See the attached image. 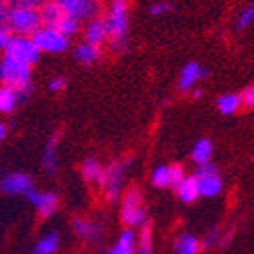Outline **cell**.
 <instances>
[{"label":"cell","instance_id":"cell-20","mask_svg":"<svg viewBox=\"0 0 254 254\" xmlns=\"http://www.w3.org/2000/svg\"><path fill=\"white\" fill-rule=\"evenodd\" d=\"M213 157V144L210 139H199L192 148V160L194 164L199 167V165L212 164Z\"/></svg>","mask_w":254,"mask_h":254},{"label":"cell","instance_id":"cell-25","mask_svg":"<svg viewBox=\"0 0 254 254\" xmlns=\"http://www.w3.org/2000/svg\"><path fill=\"white\" fill-rule=\"evenodd\" d=\"M151 183L157 189L171 187V165H158L151 173Z\"/></svg>","mask_w":254,"mask_h":254},{"label":"cell","instance_id":"cell-34","mask_svg":"<svg viewBox=\"0 0 254 254\" xmlns=\"http://www.w3.org/2000/svg\"><path fill=\"white\" fill-rule=\"evenodd\" d=\"M45 0H11V5L18 7H29V9H41Z\"/></svg>","mask_w":254,"mask_h":254},{"label":"cell","instance_id":"cell-18","mask_svg":"<svg viewBox=\"0 0 254 254\" xmlns=\"http://www.w3.org/2000/svg\"><path fill=\"white\" fill-rule=\"evenodd\" d=\"M135 244H137V237L133 233V229H125L123 233L119 235L118 242L112 249L107 251V254H137L135 253Z\"/></svg>","mask_w":254,"mask_h":254},{"label":"cell","instance_id":"cell-36","mask_svg":"<svg viewBox=\"0 0 254 254\" xmlns=\"http://www.w3.org/2000/svg\"><path fill=\"white\" fill-rule=\"evenodd\" d=\"M203 94H204V91L203 89H197V87L192 91V98H195V100H201V98H203Z\"/></svg>","mask_w":254,"mask_h":254},{"label":"cell","instance_id":"cell-27","mask_svg":"<svg viewBox=\"0 0 254 254\" xmlns=\"http://www.w3.org/2000/svg\"><path fill=\"white\" fill-rule=\"evenodd\" d=\"M254 23V0H251L247 7L238 14L237 18V29L238 30H246L249 29L251 25Z\"/></svg>","mask_w":254,"mask_h":254},{"label":"cell","instance_id":"cell-21","mask_svg":"<svg viewBox=\"0 0 254 254\" xmlns=\"http://www.w3.org/2000/svg\"><path fill=\"white\" fill-rule=\"evenodd\" d=\"M80 171H82V176H84L85 182H98L100 183L103 178V173H105V167L100 164V160L89 157L82 162Z\"/></svg>","mask_w":254,"mask_h":254},{"label":"cell","instance_id":"cell-13","mask_svg":"<svg viewBox=\"0 0 254 254\" xmlns=\"http://www.w3.org/2000/svg\"><path fill=\"white\" fill-rule=\"evenodd\" d=\"M84 39L87 43L98 45V47L105 45V43L110 39L105 20H103V18H94V20H91L84 30Z\"/></svg>","mask_w":254,"mask_h":254},{"label":"cell","instance_id":"cell-23","mask_svg":"<svg viewBox=\"0 0 254 254\" xmlns=\"http://www.w3.org/2000/svg\"><path fill=\"white\" fill-rule=\"evenodd\" d=\"M240 107H244V105H242L240 94L228 93V94H222V96H219V100H217V109H219L220 114H224V116L237 114L238 110H240Z\"/></svg>","mask_w":254,"mask_h":254},{"label":"cell","instance_id":"cell-11","mask_svg":"<svg viewBox=\"0 0 254 254\" xmlns=\"http://www.w3.org/2000/svg\"><path fill=\"white\" fill-rule=\"evenodd\" d=\"M208 76V69L203 68L197 61H190L187 63L185 66L180 71V78H178V89L182 93H192L195 89V85L199 84L203 78Z\"/></svg>","mask_w":254,"mask_h":254},{"label":"cell","instance_id":"cell-35","mask_svg":"<svg viewBox=\"0 0 254 254\" xmlns=\"http://www.w3.org/2000/svg\"><path fill=\"white\" fill-rule=\"evenodd\" d=\"M233 235H235V228H231L228 231L226 235H222V240H220V247H226L231 242V238H233Z\"/></svg>","mask_w":254,"mask_h":254},{"label":"cell","instance_id":"cell-14","mask_svg":"<svg viewBox=\"0 0 254 254\" xmlns=\"http://www.w3.org/2000/svg\"><path fill=\"white\" fill-rule=\"evenodd\" d=\"M73 57L76 59V63L84 64V66H91V64H94L102 57V47L93 45V43L82 41L73 50Z\"/></svg>","mask_w":254,"mask_h":254},{"label":"cell","instance_id":"cell-1","mask_svg":"<svg viewBox=\"0 0 254 254\" xmlns=\"http://www.w3.org/2000/svg\"><path fill=\"white\" fill-rule=\"evenodd\" d=\"M103 20H105L107 29H109V41L112 50H125L128 41V29H130L127 0H112V4H110Z\"/></svg>","mask_w":254,"mask_h":254},{"label":"cell","instance_id":"cell-2","mask_svg":"<svg viewBox=\"0 0 254 254\" xmlns=\"http://www.w3.org/2000/svg\"><path fill=\"white\" fill-rule=\"evenodd\" d=\"M0 23L7 25L16 36H34L43 27L41 9L11 5L7 13L0 16Z\"/></svg>","mask_w":254,"mask_h":254},{"label":"cell","instance_id":"cell-4","mask_svg":"<svg viewBox=\"0 0 254 254\" xmlns=\"http://www.w3.org/2000/svg\"><path fill=\"white\" fill-rule=\"evenodd\" d=\"M41 18H43V25L59 30L64 36H68L69 39L80 32V21L69 16L66 13V9L61 4H57V2L45 0V4L41 7Z\"/></svg>","mask_w":254,"mask_h":254},{"label":"cell","instance_id":"cell-17","mask_svg":"<svg viewBox=\"0 0 254 254\" xmlns=\"http://www.w3.org/2000/svg\"><path fill=\"white\" fill-rule=\"evenodd\" d=\"M23 100H27V98L18 89L7 87V85H2V87H0V110H2L4 114L14 112Z\"/></svg>","mask_w":254,"mask_h":254},{"label":"cell","instance_id":"cell-29","mask_svg":"<svg viewBox=\"0 0 254 254\" xmlns=\"http://www.w3.org/2000/svg\"><path fill=\"white\" fill-rule=\"evenodd\" d=\"M220 240H222V231H220V228H212L210 231L206 233V237H204L203 240V249H212V247H215L217 244L220 246Z\"/></svg>","mask_w":254,"mask_h":254},{"label":"cell","instance_id":"cell-12","mask_svg":"<svg viewBox=\"0 0 254 254\" xmlns=\"http://www.w3.org/2000/svg\"><path fill=\"white\" fill-rule=\"evenodd\" d=\"M27 199H29L30 204L38 210L39 217L54 215L57 206H59V197H57V194H54V192H38L34 189V190H30L29 194H27Z\"/></svg>","mask_w":254,"mask_h":254},{"label":"cell","instance_id":"cell-28","mask_svg":"<svg viewBox=\"0 0 254 254\" xmlns=\"http://www.w3.org/2000/svg\"><path fill=\"white\" fill-rule=\"evenodd\" d=\"M187 174L185 169H183V165L180 164H173L171 165V187H173L174 190H178V187L185 182Z\"/></svg>","mask_w":254,"mask_h":254},{"label":"cell","instance_id":"cell-33","mask_svg":"<svg viewBox=\"0 0 254 254\" xmlns=\"http://www.w3.org/2000/svg\"><path fill=\"white\" fill-rule=\"evenodd\" d=\"M14 38V32L11 29H9L7 25H0V48H2V52L7 48V45L11 43V39Z\"/></svg>","mask_w":254,"mask_h":254},{"label":"cell","instance_id":"cell-22","mask_svg":"<svg viewBox=\"0 0 254 254\" xmlns=\"http://www.w3.org/2000/svg\"><path fill=\"white\" fill-rule=\"evenodd\" d=\"M201 247H203V244L199 242V238L190 233L180 235L176 244H174L176 254H199Z\"/></svg>","mask_w":254,"mask_h":254},{"label":"cell","instance_id":"cell-8","mask_svg":"<svg viewBox=\"0 0 254 254\" xmlns=\"http://www.w3.org/2000/svg\"><path fill=\"white\" fill-rule=\"evenodd\" d=\"M34 43L39 47V50L43 54H64V52L69 48V38L64 36L63 32L59 30L52 29V27H45L43 25L41 29L32 36Z\"/></svg>","mask_w":254,"mask_h":254},{"label":"cell","instance_id":"cell-7","mask_svg":"<svg viewBox=\"0 0 254 254\" xmlns=\"http://www.w3.org/2000/svg\"><path fill=\"white\" fill-rule=\"evenodd\" d=\"M121 219L127 226L131 228H142L146 224V206L142 201V192L137 187H131L125 194L123 203H121Z\"/></svg>","mask_w":254,"mask_h":254},{"label":"cell","instance_id":"cell-19","mask_svg":"<svg viewBox=\"0 0 254 254\" xmlns=\"http://www.w3.org/2000/svg\"><path fill=\"white\" fill-rule=\"evenodd\" d=\"M176 192H178V197L182 203H185V204L194 203V201L201 195L199 182H197V178H195L194 174H192V176H187L185 182L178 187V190Z\"/></svg>","mask_w":254,"mask_h":254},{"label":"cell","instance_id":"cell-10","mask_svg":"<svg viewBox=\"0 0 254 254\" xmlns=\"http://www.w3.org/2000/svg\"><path fill=\"white\" fill-rule=\"evenodd\" d=\"M0 187H2V192H4V194H9V195L23 194L27 197V194H29L30 190H34V182L30 178V174L14 171V173L4 174Z\"/></svg>","mask_w":254,"mask_h":254},{"label":"cell","instance_id":"cell-15","mask_svg":"<svg viewBox=\"0 0 254 254\" xmlns=\"http://www.w3.org/2000/svg\"><path fill=\"white\" fill-rule=\"evenodd\" d=\"M41 162L47 173L54 174L57 171V162H59V135L57 133L48 139L47 146H45V151H43Z\"/></svg>","mask_w":254,"mask_h":254},{"label":"cell","instance_id":"cell-6","mask_svg":"<svg viewBox=\"0 0 254 254\" xmlns=\"http://www.w3.org/2000/svg\"><path fill=\"white\" fill-rule=\"evenodd\" d=\"M130 164L131 160H116L105 167V173H103V178L100 182V185L103 187L105 197L110 203H114L119 195H121V192H123L125 176H127L128 169H130Z\"/></svg>","mask_w":254,"mask_h":254},{"label":"cell","instance_id":"cell-9","mask_svg":"<svg viewBox=\"0 0 254 254\" xmlns=\"http://www.w3.org/2000/svg\"><path fill=\"white\" fill-rule=\"evenodd\" d=\"M194 176L199 182V190L203 197H215L222 192L224 189V183L220 178L219 171L213 164H206V165H199L195 169Z\"/></svg>","mask_w":254,"mask_h":254},{"label":"cell","instance_id":"cell-38","mask_svg":"<svg viewBox=\"0 0 254 254\" xmlns=\"http://www.w3.org/2000/svg\"><path fill=\"white\" fill-rule=\"evenodd\" d=\"M52 2H57V4H61V5H64V4H68L69 0H52Z\"/></svg>","mask_w":254,"mask_h":254},{"label":"cell","instance_id":"cell-24","mask_svg":"<svg viewBox=\"0 0 254 254\" xmlns=\"http://www.w3.org/2000/svg\"><path fill=\"white\" fill-rule=\"evenodd\" d=\"M59 247V235L57 233H48L36 244L32 254H55Z\"/></svg>","mask_w":254,"mask_h":254},{"label":"cell","instance_id":"cell-5","mask_svg":"<svg viewBox=\"0 0 254 254\" xmlns=\"http://www.w3.org/2000/svg\"><path fill=\"white\" fill-rule=\"evenodd\" d=\"M4 57L11 61H18V63H23L27 66H34L39 61L43 52L39 50V47L34 43L32 36H16L11 39V43L7 45L4 52Z\"/></svg>","mask_w":254,"mask_h":254},{"label":"cell","instance_id":"cell-26","mask_svg":"<svg viewBox=\"0 0 254 254\" xmlns=\"http://www.w3.org/2000/svg\"><path fill=\"white\" fill-rule=\"evenodd\" d=\"M137 254H151V224L146 222L139 233V251Z\"/></svg>","mask_w":254,"mask_h":254},{"label":"cell","instance_id":"cell-32","mask_svg":"<svg viewBox=\"0 0 254 254\" xmlns=\"http://www.w3.org/2000/svg\"><path fill=\"white\" fill-rule=\"evenodd\" d=\"M242 105L246 109H254V85H247L246 89L240 93Z\"/></svg>","mask_w":254,"mask_h":254},{"label":"cell","instance_id":"cell-30","mask_svg":"<svg viewBox=\"0 0 254 254\" xmlns=\"http://www.w3.org/2000/svg\"><path fill=\"white\" fill-rule=\"evenodd\" d=\"M174 9V5L167 0H160V2H155V4L149 7V14L151 16H165V14H169L171 11Z\"/></svg>","mask_w":254,"mask_h":254},{"label":"cell","instance_id":"cell-31","mask_svg":"<svg viewBox=\"0 0 254 254\" xmlns=\"http://www.w3.org/2000/svg\"><path fill=\"white\" fill-rule=\"evenodd\" d=\"M66 85H68V78L63 75H57L48 82V89H50L52 93H61V91L66 89Z\"/></svg>","mask_w":254,"mask_h":254},{"label":"cell","instance_id":"cell-37","mask_svg":"<svg viewBox=\"0 0 254 254\" xmlns=\"http://www.w3.org/2000/svg\"><path fill=\"white\" fill-rule=\"evenodd\" d=\"M5 135H7V125H0V139L4 140L5 139Z\"/></svg>","mask_w":254,"mask_h":254},{"label":"cell","instance_id":"cell-16","mask_svg":"<svg viewBox=\"0 0 254 254\" xmlns=\"http://www.w3.org/2000/svg\"><path fill=\"white\" fill-rule=\"evenodd\" d=\"M73 229H75V233L80 238H85V240H91V242L100 240L103 235L102 226L87 219H75L73 220Z\"/></svg>","mask_w":254,"mask_h":254},{"label":"cell","instance_id":"cell-3","mask_svg":"<svg viewBox=\"0 0 254 254\" xmlns=\"http://www.w3.org/2000/svg\"><path fill=\"white\" fill-rule=\"evenodd\" d=\"M0 80H2V85L18 89L23 96L29 98L30 93H32V66L2 57Z\"/></svg>","mask_w":254,"mask_h":254}]
</instances>
